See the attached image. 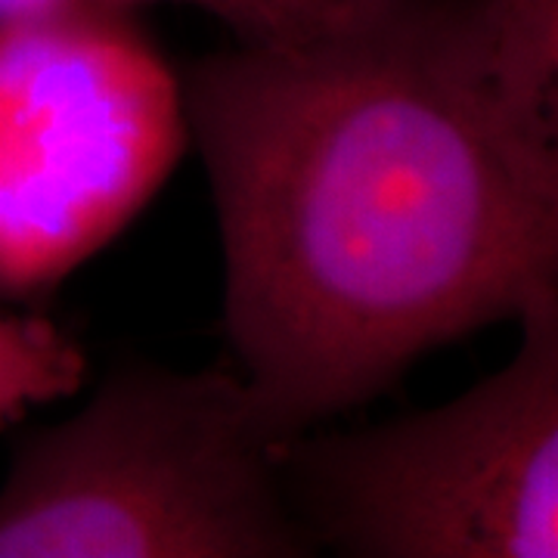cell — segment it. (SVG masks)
I'll return each instance as SVG.
<instances>
[{
  "label": "cell",
  "mask_w": 558,
  "mask_h": 558,
  "mask_svg": "<svg viewBox=\"0 0 558 558\" xmlns=\"http://www.w3.org/2000/svg\"><path fill=\"white\" fill-rule=\"evenodd\" d=\"M180 87L230 376L270 440L558 299V0H341Z\"/></svg>",
  "instance_id": "6da1fadb"
},
{
  "label": "cell",
  "mask_w": 558,
  "mask_h": 558,
  "mask_svg": "<svg viewBox=\"0 0 558 558\" xmlns=\"http://www.w3.org/2000/svg\"><path fill=\"white\" fill-rule=\"evenodd\" d=\"M0 558H323L230 373L134 363L13 444Z\"/></svg>",
  "instance_id": "7a4b0ae2"
},
{
  "label": "cell",
  "mask_w": 558,
  "mask_h": 558,
  "mask_svg": "<svg viewBox=\"0 0 558 558\" xmlns=\"http://www.w3.org/2000/svg\"><path fill=\"white\" fill-rule=\"evenodd\" d=\"M459 398L279 444L282 487L323 558H558V299Z\"/></svg>",
  "instance_id": "3957f363"
},
{
  "label": "cell",
  "mask_w": 558,
  "mask_h": 558,
  "mask_svg": "<svg viewBox=\"0 0 558 558\" xmlns=\"http://www.w3.org/2000/svg\"><path fill=\"white\" fill-rule=\"evenodd\" d=\"M183 87L128 13L0 20V292L119 236L186 146Z\"/></svg>",
  "instance_id": "277c9868"
},
{
  "label": "cell",
  "mask_w": 558,
  "mask_h": 558,
  "mask_svg": "<svg viewBox=\"0 0 558 558\" xmlns=\"http://www.w3.org/2000/svg\"><path fill=\"white\" fill-rule=\"evenodd\" d=\"M84 379V354L53 323L0 314V428L40 403L69 398Z\"/></svg>",
  "instance_id": "5b68a950"
},
{
  "label": "cell",
  "mask_w": 558,
  "mask_h": 558,
  "mask_svg": "<svg viewBox=\"0 0 558 558\" xmlns=\"http://www.w3.org/2000/svg\"><path fill=\"white\" fill-rule=\"evenodd\" d=\"M341 0H0V20L62 13H128L143 7H190L223 22L236 38L292 35L332 13Z\"/></svg>",
  "instance_id": "8992f818"
}]
</instances>
